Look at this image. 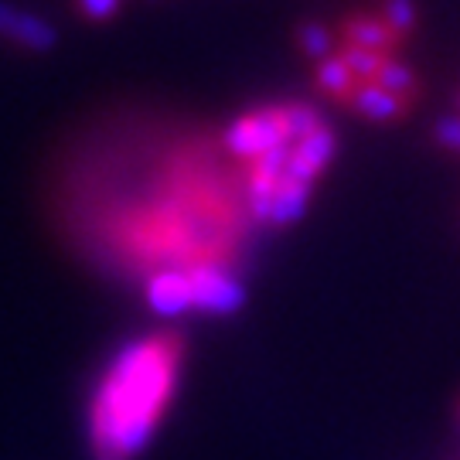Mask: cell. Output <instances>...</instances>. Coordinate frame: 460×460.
<instances>
[{
  "instance_id": "obj_1",
  "label": "cell",
  "mask_w": 460,
  "mask_h": 460,
  "mask_svg": "<svg viewBox=\"0 0 460 460\" xmlns=\"http://www.w3.org/2000/svg\"><path fill=\"white\" fill-rule=\"evenodd\" d=\"M181 376V338L150 334L116 351L89 402V444L96 460L144 454L164 420Z\"/></svg>"
},
{
  "instance_id": "obj_2",
  "label": "cell",
  "mask_w": 460,
  "mask_h": 460,
  "mask_svg": "<svg viewBox=\"0 0 460 460\" xmlns=\"http://www.w3.org/2000/svg\"><path fill=\"white\" fill-rule=\"evenodd\" d=\"M222 144L235 154V157H246V161H260L266 150L279 147V144H294L290 130H287V119H283V106L279 110H260V113H246L232 123Z\"/></svg>"
},
{
  "instance_id": "obj_3",
  "label": "cell",
  "mask_w": 460,
  "mask_h": 460,
  "mask_svg": "<svg viewBox=\"0 0 460 460\" xmlns=\"http://www.w3.org/2000/svg\"><path fill=\"white\" fill-rule=\"evenodd\" d=\"M184 273L191 283V311L215 314V317H229V314L243 311L246 287L222 266H191Z\"/></svg>"
},
{
  "instance_id": "obj_4",
  "label": "cell",
  "mask_w": 460,
  "mask_h": 460,
  "mask_svg": "<svg viewBox=\"0 0 460 460\" xmlns=\"http://www.w3.org/2000/svg\"><path fill=\"white\" fill-rule=\"evenodd\" d=\"M147 307L157 317H178L191 311V283L184 270H161L147 279Z\"/></svg>"
},
{
  "instance_id": "obj_5",
  "label": "cell",
  "mask_w": 460,
  "mask_h": 460,
  "mask_svg": "<svg viewBox=\"0 0 460 460\" xmlns=\"http://www.w3.org/2000/svg\"><path fill=\"white\" fill-rule=\"evenodd\" d=\"M0 34L31 51H49L58 41V31L51 28L49 21H41L38 14H28V11H17L11 4H0Z\"/></svg>"
},
{
  "instance_id": "obj_6",
  "label": "cell",
  "mask_w": 460,
  "mask_h": 460,
  "mask_svg": "<svg viewBox=\"0 0 460 460\" xmlns=\"http://www.w3.org/2000/svg\"><path fill=\"white\" fill-rule=\"evenodd\" d=\"M351 106L358 110V116H365V119H376V123H389V119H395V116H399V110H402L399 96L385 93V89H382V85H376V83L358 85V89L351 93Z\"/></svg>"
},
{
  "instance_id": "obj_7",
  "label": "cell",
  "mask_w": 460,
  "mask_h": 460,
  "mask_svg": "<svg viewBox=\"0 0 460 460\" xmlns=\"http://www.w3.org/2000/svg\"><path fill=\"white\" fill-rule=\"evenodd\" d=\"M311 205V188L307 184H279L277 195H273V205H270V215L266 222L270 226H290V222H300L304 212Z\"/></svg>"
},
{
  "instance_id": "obj_8",
  "label": "cell",
  "mask_w": 460,
  "mask_h": 460,
  "mask_svg": "<svg viewBox=\"0 0 460 460\" xmlns=\"http://www.w3.org/2000/svg\"><path fill=\"white\" fill-rule=\"evenodd\" d=\"M345 41L351 49H365L376 51V55H385V49L393 45V31L385 28V21H376V17H355L345 24Z\"/></svg>"
},
{
  "instance_id": "obj_9",
  "label": "cell",
  "mask_w": 460,
  "mask_h": 460,
  "mask_svg": "<svg viewBox=\"0 0 460 460\" xmlns=\"http://www.w3.org/2000/svg\"><path fill=\"white\" fill-rule=\"evenodd\" d=\"M334 150H338V140H334V133L324 127V130H317L314 137H307V140L296 144V157L311 167V171L321 174V171L334 161Z\"/></svg>"
},
{
  "instance_id": "obj_10",
  "label": "cell",
  "mask_w": 460,
  "mask_h": 460,
  "mask_svg": "<svg viewBox=\"0 0 460 460\" xmlns=\"http://www.w3.org/2000/svg\"><path fill=\"white\" fill-rule=\"evenodd\" d=\"M317 83L331 96H348L351 89H358L355 75H351V68H348V62L341 55H328L324 62H317Z\"/></svg>"
},
{
  "instance_id": "obj_11",
  "label": "cell",
  "mask_w": 460,
  "mask_h": 460,
  "mask_svg": "<svg viewBox=\"0 0 460 460\" xmlns=\"http://www.w3.org/2000/svg\"><path fill=\"white\" fill-rule=\"evenodd\" d=\"M294 150H296V144H279V147L266 150L263 157L252 164V178H256V181L273 184V188H279V178H283V171H287V164H290Z\"/></svg>"
},
{
  "instance_id": "obj_12",
  "label": "cell",
  "mask_w": 460,
  "mask_h": 460,
  "mask_svg": "<svg viewBox=\"0 0 460 460\" xmlns=\"http://www.w3.org/2000/svg\"><path fill=\"white\" fill-rule=\"evenodd\" d=\"M283 119H287V130H290V140H294V144L314 137L317 130H324V123H321L317 110H314V106H304V102L283 106Z\"/></svg>"
},
{
  "instance_id": "obj_13",
  "label": "cell",
  "mask_w": 460,
  "mask_h": 460,
  "mask_svg": "<svg viewBox=\"0 0 460 460\" xmlns=\"http://www.w3.org/2000/svg\"><path fill=\"white\" fill-rule=\"evenodd\" d=\"M296 41H300V49H304V55L307 58H314V62H324L331 51V31L324 28V24H300L296 28Z\"/></svg>"
},
{
  "instance_id": "obj_14",
  "label": "cell",
  "mask_w": 460,
  "mask_h": 460,
  "mask_svg": "<svg viewBox=\"0 0 460 460\" xmlns=\"http://www.w3.org/2000/svg\"><path fill=\"white\" fill-rule=\"evenodd\" d=\"M376 85H382V89L393 93V96H406V93H412V72L402 66V62L385 58L376 75Z\"/></svg>"
},
{
  "instance_id": "obj_15",
  "label": "cell",
  "mask_w": 460,
  "mask_h": 460,
  "mask_svg": "<svg viewBox=\"0 0 460 460\" xmlns=\"http://www.w3.org/2000/svg\"><path fill=\"white\" fill-rule=\"evenodd\" d=\"M382 17H385V28L393 34H406L416 21V4L412 0H385Z\"/></svg>"
},
{
  "instance_id": "obj_16",
  "label": "cell",
  "mask_w": 460,
  "mask_h": 460,
  "mask_svg": "<svg viewBox=\"0 0 460 460\" xmlns=\"http://www.w3.org/2000/svg\"><path fill=\"white\" fill-rule=\"evenodd\" d=\"M341 58L348 62V68H351V75H362V79H376L378 68H382V62H385L389 55H376V51L351 49V45H348Z\"/></svg>"
},
{
  "instance_id": "obj_17",
  "label": "cell",
  "mask_w": 460,
  "mask_h": 460,
  "mask_svg": "<svg viewBox=\"0 0 460 460\" xmlns=\"http://www.w3.org/2000/svg\"><path fill=\"white\" fill-rule=\"evenodd\" d=\"M433 137H437L440 147L460 154V116H440L437 127H433Z\"/></svg>"
},
{
  "instance_id": "obj_18",
  "label": "cell",
  "mask_w": 460,
  "mask_h": 460,
  "mask_svg": "<svg viewBox=\"0 0 460 460\" xmlns=\"http://www.w3.org/2000/svg\"><path fill=\"white\" fill-rule=\"evenodd\" d=\"M79 11L89 21H110L119 11V0H79Z\"/></svg>"
}]
</instances>
